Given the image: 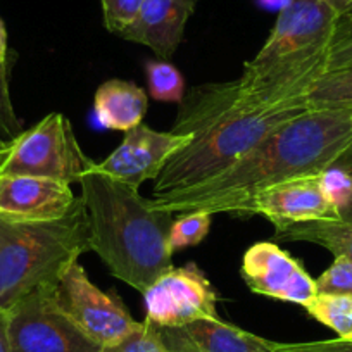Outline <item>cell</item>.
<instances>
[{
  "instance_id": "6da1fadb",
  "label": "cell",
  "mask_w": 352,
  "mask_h": 352,
  "mask_svg": "<svg viewBox=\"0 0 352 352\" xmlns=\"http://www.w3.org/2000/svg\"><path fill=\"white\" fill-rule=\"evenodd\" d=\"M307 109L306 102H256L242 92L239 80L195 85L178 104L171 130L190 137V142L159 173L154 197L188 190L221 175L272 131Z\"/></svg>"
},
{
  "instance_id": "7a4b0ae2",
  "label": "cell",
  "mask_w": 352,
  "mask_h": 352,
  "mask_svg": "<svg viewBox=\"0 0 352 352\" xmlns=\"http://www.w3.org/2000/svg\"><path fill=\"white\" fill-rule=\"evenodd\" d=\"M352 144V107L307 109L247 152L239 162L206 184L154 197V206L187 211L235 212L263 188L307 175H320Z\"/></svg>"
},
{
  "instance_id": "3957f363",
  "label": "cell",
  "mask_w": 352,
  "mask_h": 352,
  "mask_svg": "<svg viewBox=\"0 0 352 352\" xmlns=\"http://www.w3.org/2000/svg\"><path fill=\"white\" fill-rule=\"evenodd\" d=\"M90 250L113 276L144 294L173 268L168 236L175 212L159 209L138 188L102 175L96 162L80 182Z\"/></svg>"
},
{
  "instance_id": "277c9868",
  "label": "cell",
  "mask_w": 352,
  "mask_h": 352,
  "mask_svg": "<svg viewBox=\"0 0 352 352\" xmlns=\"http://www.w3.org/2000/svg\"><path fill=\"white\" fill-rule=\"evenodd\" d=\"M337 18L327 0H289L259 52L243 63L236 78L242 92L263 104L306 102L311 87L328 73Z\"/></svg>"
},
{
  "instance_id": "5b68a950",
  "label": "cell",
  "mask_w": 352,
  "mask_h": 352,
  "mask_svg": "<svg viewBox=\"0 0 352 352\" xmlns=\"http://www.w3.org/2000/svg\"><path fill=\"white\" fill-rule=\"evenodd\" d=\"M87 250L90 230L81 197L57 219L0 218V311H9L36 290L54 289Z\"/></svg>"
},
{
  "instance_id": "8992f818",
  "label": "cell",
  "mask_w": 352,
  "mask_h": 352,
  "mask_svg": "<svg viewBox=\"0 0 352 352\" xmlns=\"http://www.w3.org/2000/svg\"><path fill=\"white\" fill-rule=\"evenodd\" d=\"M80 147L69 120L60 113L43 120L0 147V175H26L64 184H80L94 166Z\"/></svg>"
},
{
  "instance_id": "52a82bcc",
  "label": "cell",
  "mask_w": 352,
  "mask_h": 352,
  "mask_svg": "<svg viewBox=\"0 0 352 352\" xmlns=\"http://www.w3.org/2000/svg\"><path fill=\"white\" fill-rule=\"evenodd\" d=\"M52 296L67 320L100 347L118 344L140 324L116 294L104 292L88 278L80 263L64 273Z\"/></svg>"
},
{
  "instance_id": "ba28073f",
  "label": "cell",
  "mask_w": 352,
  "mask_h": 352,
  "mask_svg": "<svg viewBox=\"0 0 352 352\" xmlns=\"http://www.w3.org/2000/svg\"><path fill=\"white\" fill-rule=\"evenodd\" d=\"M54 289L30 294L8 311L12 352H100L80 328L59 309Z\"/></svg>"
},
{
  "instance_id": "9c48e42d",
  "label": "cell",
  "mask_w": 352,
  "mask_h": 352,
  "mask_svg": "<svg viewBox=\"0 0 352 352\" xmlns=\"http://www.w3.org/2000/svg\"><path fill=\"white\" fill-rule=\"evenodd\" d=\"M145 320L155 327H182L197 320H218V294L195 263L173 266L144 294Z\"/></svg>"
},
{
  "instance_id": "30bf717a",
  "label": "cell",
  "mask_w": 352,
  "mask_h": 352,
  "mask_svg": "<svg viewBox=\"0 0 352 352\" xmlns=\"http://www.w3.org/2000/svg\"><path fill=\"white\" fill-rule=\"evenodd\" d=\"M240 276L254 294L306 307L316 297V280L300 261L276 242H256L245 250Z\"/></svg>"
},
{
  "instance_id": "8fae6325",
  "label": "cell",
  "mask_w": 352,
  "mask_h": 352,
  "mask_svg": "<svg viewBox=\"0 0 352 352\" xmlns=\"http://www.w3.org/2000/svg\"><path fill=\"white\" fill-rule=\"evenodd\" d=\"M235 216H263L275 232L296 223L338 219L337 209L327 197L320 175H307L263 188L247 199Z\"/></svg>"
},
{
  "instance_id": "7c38bea8",
  "label": "cell",
  "mask_w": 352,
  "mask_h": 352,
  "mask_svg": "<svg viewBox=\"0 0 352 352\" xmlns=\"http://www.w3.org/2000/svg\"><path fill=\"white\" fill-rule=\"evenodd\" d=\"M188 142L187 135L152 130L142 123L124 131L123 142L104 161L96 162V169L113 180L140 188L145 182L155 180L169 157Z\"/></svg>"
},
{
  "instance_id": "4fadbf2b",
  "label": "cell",
  "mask_w": 352,
  "mask_h": 352,
  "mask_svg": "<svg viewBox=\"0 0 352 352\" xmlns=\"http://www.w3.org/2000/svg\"><path fill=\"white\" fill-rule=\"evenodd\" d=\"M69 184L26 175H0V218L11 221H47L74 206Z\"/></svg>"
},
{
  "instance_id": "5bb4252c",
  "label": "cell",
  "mask_w": 352,
  "mask_h": 352,
  "mask_svg": "<svg viewBox=\"0 0 352 352\" xmlns=\"http://www.w3.org/2000/svg\"><path fill=\"white\" fill-rule=\"evenodd\" d=\"M199 0H144L135 21L120 36L148 47L159 59L169 60L185 35V26Z\"/></svg>"
},
{
  "instance_id": "9a60e30c",
  "label": "cell",
  "mask_w": 352,
  "mask_h": 352,
  "mask_svg": "<svg viewBox=\"0 0 352 352\" xmlns=\"http://www.w3.org/2000/svg\"><path fill=\"white\" fill-rule=\"evenodd\" d=\"M155 328L169 352H275L272 340L226 323L221 318Z\"/></svg>"
},
{
  "instance_id": "2e32d148",
  "label": "cell",
  "mask_w": 352,
  "mask_h": 352,
  "mask_svg": "<svg viewBox=\"0 0 352 352\" xmlns=\"http://www.w3.org/2000/svg\"><path fill=\"white\" fill-rule=\"evenodd\" d=\"M148 109L144 88L126 80H107L97 88L94 97V113L106 130L128 131L144 121Z\"/></svg>"
},
{
  "instance_id": "e0dca14e",
  "label": "cell",
  "mask_w": 352,
  "mask_h": 352,
  "mask_svg": "<svg viewBox=\"0 0 352 352\" xmlns=\"http://www.w3.org/2000/svg\"><path fill=\"white\" fill-rule=\"evenodd\" d=\"M280 242H311L333 254L352 261V221L345 219H316L296 223L275 232Z\"/></svg>"
},
{
  "instance_id": "ac0fdd59",
  "label": "cell",
  "mask_w": 352,
  "mask_h": 352,
  "mask_svg": "<svg viewBox=\"0 0 352 352\" xmlns=\"http://www.w3.org/2000/svg\"><path fill=\"white\" fill-rule=\"evenodd\" d=\"M309 109H347L352 107V67L328 71L307 92Z\"/></svg>"
},
{
  "instance_id": "d6986e66",
  "label": "cell",
  "mask_w": 352,
  "mask_h": 352,
  "mask_svg": "<svg viewBox=\"0 0 352 352\" xmlns=\"http://www.w3.org/2000/svg\"><path fill=\"white\" fill-rule=\"evenodd\" d=\"M304 309L338 338H352V294H316Z\"/></svg>"
},
{
  "instance_id": "ffe728a7",
  "label": "cell",
  "mask_w": 352,
  "mask_h": 352,
  "mask_svg": "<svg viewBox=\"0 0 352 352\" xmlns=\"http://www.w3.org/2000/svg\"><path fill=\"white\" fill-rule=\"evenodd\" d=\"M145 78H147L148 94H151L152 99L159 100V102L180 104L187 94L184 74L169 60H147L145 63Z\"/></svg>"
},
{
  "instance_id": "44dd1931",
  "label": "cell",
  "mask_w": 352,
  "mask_h": 352,
  "mask_svg": "<svg viewBox=\"0 0 352 352\" xmlns=\"http://www.w3.org/2000/svg\"><path fill=\"white\" fill-rule=\"evenodd\" d=\"M212 216L208 211H187L176 216L168 236L171 252L199 245L209 235Z\"/></svg>"
},
{
  "instance_id": "7402d4cb",
  "label": "cell",
  "mask_w": 352,
  "mask_h": 352,
  "mask_svg": "<svg viewBox=\"0 0 352 352\" xmlns=\"http://www.w3.org/2000/svg\"><path fill=\"white\" fill-rule=\"evenodd\" d=\"M11 64H0V147L11 144L23 131V121L14 111L9 88Z\"/></svg>"
},
{
  "instance_id": "603a6c76",
  "label": "cell",
  "mask_w": 352,
  "mask_h": 352,
  "mask_svg": "<svg viewBox=\"0 0 352 352\" xmlns=\"http://www.w3.org/2000/svg\"><path fill=\"white\" fill-rule=\"evenodd\" d=\"M100 352H169L168 347L162 344L157 333L155 324L145 320L140 321L137 328L118 344L102 347Z\"/></svg>"
},
{
  "instance_id": "cb8c5ba5",
  "label": "cell",
  "mask_w": 352,
  "mask_h": 352,
  "mask_svg": "<svg viewBox=\"0 0 352 352\" xmlns=\"http://www.w3.org/2000/svg\"><path fill=\"white\" fill-rule=\"evenodd\" d=\"M104 14V26L111 33L120 35L135 21L144 0H100Z\"/></svg>"
},
{
  "instance_id": "d4e9b609",
  "label": "cell",
  "mask_w": 352,
  "mask_h": 352,
  "mask_svg": "<svg viewBox=\"0 0 352 352\" xmlns=\"http://www.w3.org/2000/svg\"><path fill=\"white\" fill-rule=\"evenodd\" d=\"M320 294H352V261L335 257L330 268L316 278Z\"/></svg>"
},
{
  "instance_id": "484cf974",
  "label": "cell",
  "mask_w": 352,
  "mask_h": 352,
  "mask_svg": "<svg viewBox=\"0 0 352 352\" xmlns=\"http://www.w3.org/2000/svg\"><path fill=\"white\" fill-rule=\"evenodd\" d=\"M321 182H323L324 194L330 199L338 214L352 195V175L342 171V169L330 168L321 173Z\"/></svg>"
},
{
  "instance_id": "4316f807",
  "label": "cell",
  "mask_w": 352,
  "mask_h": 352,
  "mask_svg": "<svg viewBox=\"0 0 352 352\" xmlns=\"http://www.w3.org/2000/svg\"><path fill=\"white\" fill-rule=\"evenodd\" d=\"M275 352H352V338L316 342H273Z\"/></svg>"
},
{
  "instance_id": "83f0119b",
  "label": "cell",
  "mask_w": 352,
  "mask_h": 352,
  "mask_svg": "<svg viewBox=\"0 0 352 352\" xmlns=\"http://www.w3.org/2000/svg\"><path fill=\"white\" fill-rule=\"evenodd\" d=\"M352 67V38L333 45L328 54V71Z\"/></svg>"
},
{
  "instance_id": "f1b7e54d",
  "label": "cell",
  "mask_w": 352,
  "mask_h": 352,
  "mask_svg": "<svg viewBox=\"0 0 352 352\" xmlns=\"http://www.w3.org/2000/svg\"><path fill=\"white\" fill-rule=\"evenodd\" d=\"M352 38V4L340 12L337 18V25H335V35H333V45H338L342 42H347Z\"/></svg>"
},
{
  "instance_id": "f546056e",
  "label": "cell",
  "mask_w": 352,
  "mask_h": 352,
  "mask_svg": "<svg viewBox=\"0 0 352 352\" xmlns=\"http://www.w3.org/2000/svg\"><path fill=\"white\" fill-rule=\"evenodd\" d=\"M0 352H12L8 330V311H0Z\"/></svg>"
},
{
  "instance_id": "4dcf8cb0",
  "label": "cell",
  "mask_w": 352,
  "mask_h": 352,
  "mask_svg": "<svg viewBox=\"0 0 352 352\" xmlns=\"http://www.w3.org/2000/svg\"><path fill=\"white\" fill-rule=\"evenodd\" d=\"M331 168L342 169V171L352 175V144L349 145V147L345 148V151L342 152V154L338 155L337 159H335V162H333V166H331Z\"/></svg>"
},
{
  "instance_id": "1f68e13d",
  "label": "cell",
  "mask_w": 352,
  "mask_h": 352,
  "mask_svg": "<svg viewBox=\"0 0 352 352\" xmlns=\"http://www.w3.org/2000/svg\"><path fill=\"white\" fill-rule=\"evenodd\" d=\"M0 64H11V59H9L8 30H6V25L2 19H0Z\"/></svg>"
},
{
  "instance_id": "d6a6232c",
  "label": "cell",
  "mask_w": 352,
  "mask_h": 352,
  "mask_svg": "<svg viewBox=\"0 0 352 352\" xmlns=\"http://www.w3.org/2000/svg\"><path fill=\"white\" fill-rule=\"evenodd\" d=\"M327 2L335 9V11L338 12V14H340V12H344L345 9L352 4V0H327Z\"/></svg>"
},
{
  "instance_id": "836d02e7",
  "label": "cell",
  "mask_w": 352,
  "mask_h": 352,
  "mask_svg": "<svg viewBox=\"0 0 352 352\" xmlns=\"http://www.w3.org/2000/svg\"><path fill=\"white\" fill-rule=\"evenodd\" d=\"M338 219H345V221H352V195H351V199H349L347 204H345L344 208L340 209V212H338Z\"/></svg>"
},
{
  "instance_id": "e575fe53",
  "label": "cell",
  "mask_w": 352,
  "mask_h": 352,
  "mask_svg": "<svg viewBox=\"0 0 352 352\" xmlns=\"http://www.w3.org/2000/svg\"><path fill=\"white\" fill-rule=\"evenodd\" d=\"M257 2H259L261 6H264V8H268V9H282L283 6L287 4V2H289V0H257Z\"/></svg>"
}]
</instances>
